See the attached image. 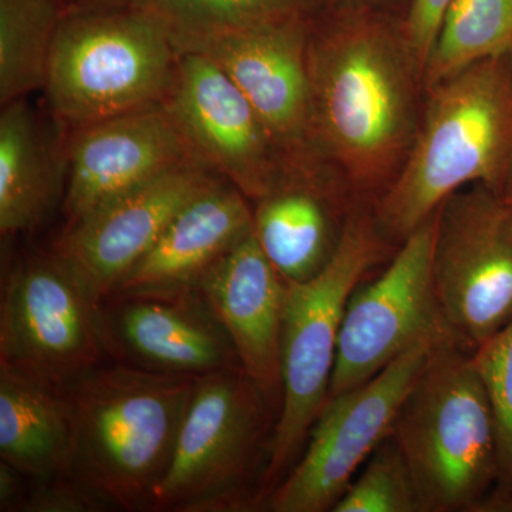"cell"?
I'll list each match as a JSON object with an SVG mask.
<instances>
[{"label": "cell", "mask_w": 512, "mask_h": 512, "mask_svg": "<svg viewBox=\"0 0 512 512\" xmlns=\"http://www.w3.org/2000/svg\"><path fill=\"white\" fill-rule=\"evenodd\" d=\"M493 59H512V0H453L424 69V92Z\"/></svg>", "instance_id": "7402d4cb"}, {"label": "cell", "mask_w": 512, "mask_h": 512, "mask_svg": "<svg viewBox=\"0 0 512 512\" xmlns=\"http://www.w3.org/2000/svg\"><path fill=\"white\" fill-rule=\"evenodd\" d=\"M436 234L437 211L404 239L382 274L350 296L328 399L372 379L421 340L453 338L434 285Z\"/></svg>", "instance_id": "8fae6325"}, {"label": "cell", "mask_w": 512, "mask_h": 512, "mask_svg": "<svg viewBox=\"0 0 512 512\" xmlns=\"http://www.w3.org/2000/svg\"><path fill=\"white\" fill-rule=\"evenodd\" d=\"M18 470L0 461V510L19 511L25 498L26 485Z\"/></svg>", "instance_id": "f1b7e54d"}, {"label": "cell", "mask_w": 512, "mask_h": 512, "mask_svg": "<svg viewBox=\"0 0 512 512\" xmlns=\"http://www.w3.org/2000/svg\"><path fill=\"white\" fill-rule=\"evenodd\" d=\"M424 93L409 154L373 202L390 244H402L463 188L505 195L512 187V59L473 64Z\"/></svg>", "instance_id": "7a4b0ae2"}, {"label": "cell", "mask_w": 512, "mask_h": 512, "mask_svg": "<svg viewBox=\"0 0 512 512\" xmlns=\"http://www.w3.org/2000/svg\"><path fill=\"white\" fill-rule=\"evenodd\" d=\"M357 200L325 165L285 161L274 188L254 202V237L285 281H309L335 255Z\"/></svg>", "instance_id": "e0dca14e"}, {"label": "cell", "mask_w": 512, "mask_h": 512, "mask_svg": "<svg viewBox=\"0 0 512 512\" xmlns=\"http://www.w3.org/2000/svg\"><path fill=\"white\" fill-rule=\"evenodd\" d=\"M328 0H138L175 37L256 28L296 16H315Z\"/></svg>", "instance_id": "cb8c5ba5"}, {"label": "cell", "mask_w": 512, "mask_h": 512, "mask_svg": "<svg viewBox=\"0 0 512 512\" xmlns=\"http://www.w3.org/2000/svg\"><path fill=\"white\" fill-rule=\"evenodd\" d=\"M101 303L107 352L151 372L202 377L242 367L227 329L200 292L116 296Z\"/></svg>", "instance_id": "2e32d148"}, {"label": "cell", "mask_w": 512, "mask_h": 512, "mask_svg": "<svg viewBox=\"0 0 512 512\" xmlns=\"http://www.w3.org/2000/svg\"><path fill=\"white\" fill-rule=\"evenodd\" d=\"M67 128L43 120L28 97L0 113V232L29 234L42 227L66 195Z\"/></svg>", "instance_id": "ffe728a7"}, {"label": "cell", "mask_w": 512, "mask_h": 512, "mask_svg": "<svg viewBox=\"0 0 512 512\" xmlns=\"http://www.w3.org/2000/svg\"><path fill=\"white\" fill-rule=\"evenodd\" d=\"M332 512H423L419 488L393 434L373 451Z\"/></svg>", "instance_id": "484cf974"}, {"label": "cell", "mask_w": 512, "mask_h": 512, "mask_svg": "<svg viewBox=\"0 0 512 512\" xmlns=\"http://www.w3.org/2000/svg\"><path fill=\"white\" fill-rule=\"evenodd\" d=\"M200 377L96 367L66 387L72 473L107 505L150 511Z\"/></svg>", "instance_id": "3957f363"}, {"label": "cell", "mask_w": 512, "mask_h": 512, "mask_svg": "<svg viewBox=\"0 0 512 512\" xmlns=\"http://www.w3.org/2000/svg\"><path fill=\"white\" fill-rule=\"evenodd\" d=\"M423 512H476L498 478L497 430L473 353L441 340L393 429Z\"/></svg>", "instance_id": "5b68a950"}, {"label": "cell", "mask_w": 512, "mask_h": 512, "mask_svg": "<svg viewBox=\"0 0 512 512\" xmlns=\"http://www.w3.org/2000/svg\"><path fill=\"white\" fill-rule=\"evenodd\" d=\"M333 5L352 6V8H362L376 10V12L393 13V15L403 16L409 0H328Z\"/></svg>", "instance_id": "f546056e"}, {"label": "cell", "mask_w": 512, "mask_h": 512, "mask_svg": "<svg viewBox=\"0 0 512 512\" xmlns=\"http://www.w3.org/2000/svg\"><path fill=\"white\" fill-rule=\"evenodd\" d=\"M62 0H0V104L43 90Z\"/></svg>", "instance_id": "603a6c76"}, {"label": "cell", "mask_w": 512, "mask_h": 512, "mask_svg": "<svg viewBox=\"0 0 512 512\" xmlns=\"http://www.w3.org/2000/svg\"><path fill=\"white\" fill-rule=\"evenodd\" d=\"M107 352L101 305L56 254L16 258L2 282L0 366L66 389Z\"/></svg>", "instance_id": "ba28073f"}, {"label": "cell", "mask_w": 512, "mask_h": 512, "mask_svg": "<svg viewBox=\"0 0 512 512\" xmlns=\"http://www.w3.org/2000/svg\"><path fill=\"white\" fill-rule=\"evenodd\" d=\"M0 460L29 480L73 476V416L66 389L0 366Z\"/></svg>", "instance_id": "44dd1931"}, {"label": "cell", "mask_w": 512, "mask_h": 512, "mask_svg": "<svg viewBox=\"0 0 512 512\" xmlns=\"http://www.w3.org/2000/svg\"><path fill=\"white\" fill-rule=\"evenodd\" d=\"M315 16L173 39L178 52L208 57L237 84L284 160L292 163L316 161L309 146L308 74L309 33Z\"/></svg>", "instance_id": "7c38bea8"}, {"label": "cell", "mask_w": 512, "mask_h": 512, "mask_svg": "<svg viewBox=\"0 0 512 512\" xmlns=\"http://www.w3.org/2000/svg\"><path fill=\"white\" fill-rule=\"evenodd\" d=\"M35 481L19 511L25 512H86L107 507L103 500L74 476Z\"/></svg>", "instance_id": "4316f807"}, {"label": "cell", "mask_w": 512, "mask_h": 512, "mask_svg": "<svg viewBox=\"0 0 512 512\" xmlns=\"http://www.w3.org/2000/svg\"><path fill=\"white\" fill-rule=\"evenodd\" d=\"M504 197L505 200L510 202V204L512 205V187L510 188V190L507 191V194H505Z\"/></svg>", "instance_id": "1f68e13d"}, {"label": "cell", "mask_w": 512, "mask_h": 512, "mask_svg": "<svg viewBox=\"0 0 512 512\" xmlns=\"http://www.w3.org/2000/svg\"><path fill=\"white\" fill-rule=\"evenodd\" d=\"M221 178L204 161L178 165L67 224L52 249L101 305L178 212Z\"/></svg>", "instance_id": "4fadbf2b"}, {"label": "cell", "mask_w": 512, "mask_h": 512, "mask_svg": "<svg viewBox=\"0 0 512 512\" xmlns=\"http://www.w3.org/2000/svg\"><path fill=\"white\" fill-rule=\"evenodd\" d=\"M66 225L178 165L202 161L163 103L67 128Z\"/></svg>", "instance_id": "9a60e30c"}, {"label": "cell", "mask_w": 512, "mask_h": 512, "mask_svg": "<svg viewBox=\"0 0 512 512\" xmlns=\"http://www.w3.org/2000/svg\"><path fill=\"white\" fill-rule=\"evenodd\" d=\"M64 8H121V6H136L138 0H62Z\"/></svg>", "instance_id": "4dcf8cb0"}, {"label": "cell", "mask_w": 512, "mask_h": 512, "mask_svg": "<svg viewBox=\"0 0 512 512\" xmlns=\"http://www.w3.org/2000/svg\"><path fill=\"white\" fill-rule=\"evenodd\" d=\"M278 413L242 367L198 379L150 511L237 512L261 505Z\"/></svg>", "instance_id": "52a82bcc"}, {"label": "cell", "mask_w": 512, "mask_h": 512, "mask_svg": "<svg viewBox=\"0 0 512 512\" xmlns=\"http://www.w3.org/2000/svg\"><path fill=\"white\" fill-rule=\"evenodd\" d=\"M389 245L377 227L373 202L357 200L326 268L306 282L285 281L284 396L262 480V507L301 457L309 431L328 400L350 296L383 261Z\"/></svg>", "instance_id": "277c9868"}, {"label": "cell", "mask_w": 512, "mask_h": 512, "mask_svg": "<svg viewBox=\"0 0 512 512\" xmlns=\"http://www.w3.org/2000/svg\"><path fill=\"white\" fill-rule=\"evenodd\" d=\"M198 292L227 329L242 369L279 416L285 279L266 258L254 232L208 272Z\"/></svg>", "instance_id": "ac0fdd59"}, {"label": "cell", "mask_w": 512, "mask_h": 512, "mask_svg": "<svg viewBox=\"0 0 512 512\" xmlns=\"http://www.w3.org/2000/svg\"><path fill=\"white\" fill-rule=\"evenodd\" d=\"M178 63L167 26L148 9H66L47 64V111L72 128L164 103Z\"/></svg>", "instance_id": "8992f818"}, {"label": "cell", "mask_w": 512, "mask_h": 512, "mask_svg": "<svg viewBox=\"0 0 512 512\" xmlns=\"http://www.w3.org/2000/svg\"><path fill=\"white\" fill-rule=\"evenodd\" d=\"M453 0H409L402 16V28L421 76L426 69L441 22Z\"/></svg>", "instance_id": "83f0119b"}, {"label": "cell", "mask_w": 512, "mask_h": 512, "mask_svg": "<svg viewBox=\"0 0 512 512\" xmlns=\"http://www.w3.org/2000/svg\"><path fill=\"white\" fill-rule=\"evenodd\" d=\"M308 74L312 157L375 202L402 168L423 109L402 16L328 3L313 18Z\"/></svg>", "instance_id": "6da1fadb"}, {"label": "cell", "mask_w": 512, "mask_h": 512, "mask_svg": "<svg viewBox=\"0 0 512 512\" xmlns=\"http://www.w3.org/2000/svg\"><path fill=\"white\" fill-rule=\"evenodd\" d=\"M444 339L421 340L372 379L328 399L301 457L266 498V510L332 511L359 467L392 436L404 400Z\"/></svg>", "instance_id": "9c48e42d"}, {"label": "cell", "mask_w": 512, "mask_h": 512, "mask_svg": "<svg viewBox=\"0 0 512 512\" xmlns=\"http://www.w3.org/2000/svg\"><path fill=\"white\" fill-rule=\"evenodd\" d=\"M163 104L197 156L249 201L274 188L284 157L247 97L212 60L180 53Z\"/></svg>", "instance_id": "5bb4252c"}, {"label": "cell", "mask_w": 512, "mask_h": 512, "mask_svg": "<svg viewBox=\"0 0 512 512\" xmlns=\"http://www.w3.org/2000/svg\"><path fill=\"white\" fill-rule=\"evenodd\" d=\"M433 276L454 342L474 353L512 319V205L484 185L437 210Z\"/></svg>", "instance_id": "30bf717a"}, {"label": "cell", "mask_w": 512, "mask_h": 512, "mask_svg": "<svg viewBox=\"0 0 512 512\" xmlns=\"http://www.w3.org/2000/svg\"><path fill=\"white\" fill-rule=\"evenodd\" d=\"M493 406L498 478L476 512H512V319L473 353Z\"/></svg>", "instance_id": "d4e9b609"}, {"label": "cell", "mask_w": 512, "mask_h": 512, "mask_svg": "<svg viewBox=\"0 0 512 512\" xmlns=\"http://www.w3.org/2000/svg\"><path fill=\"white\" fill-rule=\"evenodd\" d=\"M252 232L251 201L221 178L178 212L110 298L198 292L208 272Z\"/></svg>", "instance_id": "d6986e66"}]
</instances>
